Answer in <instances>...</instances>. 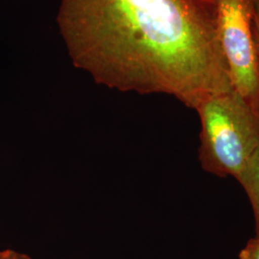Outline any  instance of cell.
<instances>
[{
    "label": "cell",
    "instance_id": "cell-1",
    "mask_svg": "<svg viewBox=\"0 0 259 259\" xmlns=\"http://www.w3.org/2000/svg\"><path fill=\"white\" fill-rule=\"evenodd\" d=\"M57 24L72 64L110 89L193 110L233 91L216 0H61Z\"/></svg>",
    "mask_w": 259,
    "mask_h": 259
},
{
    "label": "cell",
    "instance_id": "cell-2",
    "mask_svg": "<svg viewBox=\"0 0 259 259\" xmlns=\"http://www.w3.org/2000/svg\"><path fill=\"white\" fill-rule=\"evenodd\" d=\"M195 111L202 123L203 169L220 178H235L259 148L258 115L234 91L209 96Z\"/></svg>",
    "mask_w": 259,
    "mask_h": 259
},
{
    "label": "cell",
    "instance_id": "cell-3",
    "mask_svg": "<svg viewBox=\"0 0 259 259\" xmlns=\"http://www.w3.org/2000/svg\"><path fill=\"white\" fill-rule=\"evenodd\" d=\"M253 0H216L218 33L232 89L259 116V58Z\"/></svg>",
    "mask_w": 259,
    "mask_h": 259
},
{
    "label": "cell",
    "instance_id": "cell-4",
    "mask_svg": "<svg viewBox=\"0 0 259 259\" xmlns=\"http://www.w3.org/2000/svg\"><path fill=\"white\" fill-rule=\"evenodd\" d=\"M250 199L259 234V148L252 154L240 173L235 177Z\"/></svg>",
    "mask_w": 259,
    "mask_h": 259
},
{
    "label": "cell",
    "instance_id": "cell-5",
    "mask_svg": "<svg viewBox=\"0 0 259 259\" xmlns=\"http://www.w3.org/2000/svg\"><path fill=\"white\" fill-rule=\"evenodd\" d=\"M239 259H259V234L251 238L241 250Z\"/></svg>",
    "mask_w": 259,
    "mask_h": 259
},
{
    "label": "cell",
    "instance_id": "cell-6",
    "mask_svg": "<svg viewBox=\"0 0 259 259\" xmlns=\"http://www.w3.org/2000/svg\"><path fill=\"white\" fill-rule=\"evenodd\" d=\"M252 32H253V37L255 40L259 58V0L255 1V4H254V13H253V19H252Z\"/></svg>",
    "mask_w": 259,
    "mask_h": 259
},
{
    "label": "cell",
    "instance_id": "cell-7",
    "mask_svg": "<svg viewBox=\"0 0 259 259\" xmlns=\"http://www.w3.org/2000/svg\"><path fill=\"white\" fill-rule=\"evenodd\" d=\"M0 259H32L28 254L12 249L0 250Z\"/></svg>",
    "mask_w": 259,
    "mask_h": 259
},
{
    "label": "cell",
    "instance_id": "cell-8",
    "mask_svg": "<svg viewBox=\"0 0 259 259\" xmlns=\"http://www.w3.org/2000/svg\"><path fill=\"white\" fill-rule=\"evenodd\" d=\"M253 1H258V0H253Z\"/></svg>",
    "mask_w": 259,
    "mask_h": 259
}]
</instances>
